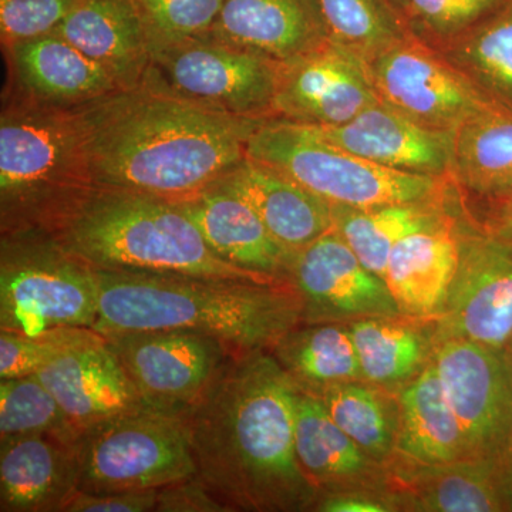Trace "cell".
Here are the masks:
<instances>
[{"label":"cell","mask_w":512,"mask_h":512,"mask_svg":"<svg viewBox=\"0 0 512 512\" xmlns=\"http://www.w3.org/2000/svg\"><path fill=\"white\" fill-rule=\"evenodd\" d=\"M299 390L269 350L239 352L184 414L197 474L231 512L313 511L295 444Z\"/></svg>","instance_id":"obj_1"},{"label":"cell","mask_w":512,"mask_h":512,"mask_svg":"<svg viewBox=\"0 0 512 512\" xmlns=\"http://www.w3.org/2000/svg\"><path fill=\"white\" fill-rule=\"evenodd\" d=\"M96 187L181 201L218 183L247 160L265 120L205 109L138 86L77 107Z\"/></svg>","instance_id":"obj_2"},{"label":"cell","mask_w":512,"mask_h":512,"mask_svg":"<svg viewBox=\"0 0 512 512\" xmlns=\"http://www.w3.org/2000/svg\"><path fill=\"white\" fill-rule=\"evenodd\" d=\"M99 308L93 329L103 336L141 330H192L238 352L271 350L302 322L291 284H259L144 271L94 269Z\"/></svg>","instance_id":"obj_3"},{"label":"cell","mask_w":512,"mask_h":512,"mask_svg":"<svg viewBox=\"0 0 512 512\" xmlns=\"http://www.w3.org/2000/svg\"><path fill=\"white\" fill-rule=\"evenodd\" d=\"M49 234L93 269L285 284L229 264L175 201L94 187Z\"/></svg>","instance_id":"obj_4"},{"label":"cell","mask_w":512,"mask_h":512,"mask_svg":"<svg viewBox=\"0 0 512 512\" xmlns=\"http://www.w3.org/2000/svg\"><path fill=\"white\" fill-rule=\"evenodd\" d=\"M96 187L79 110L3 94L0 234L49 232Z\"/></svg>","instance_id":"obj_5"},{"label":"cell","mask_w":512,"mask_h":512,"mask_svg":"<svg viewBox=\"0 0 512 512\" xmlns=\"http://www.w3.org/2000/svg\"><path fill=\"white\" fill-rule=\"evenodd\" d=\"M247 158L340 207L437 200L454 187L453 178L390 170L323 140L308 126L279 119L265 120L256 128L248 140Z\"/></svg>","instance_id":"obj_6"},{"label":"cell","mask_w":512,"mask_h":512,"mask_svg":"<svg viewBox=\"0 0 512 512\" xmlns=\"http://www.w3.org/2000/svg\"><path fill=\"white\" fill-rule=\"evenodd\" d=\"M96 271L40 229L0 234V330L93 328Z\"/></svg>","instance_id":"obj_7"},{"label":"cell","mask_w":512,"mask_h":512,"mask_svg":"<svg viewBox=\"0 0 512 512\" xmlns=\"http://www.w3.org/2000/svg\"><path fill=\"white\" fill-rule=\"evenodd\" d=\"M150 64L141 86L244 119H274L281 63L211 36L147 37Z\"/></svg>","instance_id":"obj_8"},{"label":"cell","mask_w":512,"mask_h":512,"mask_svg":"<svg viewBox=\"0 0 512 512\" xmlns=\"http://www.w3.org/2000/svg\"><path fill=\"white\" fill-rule=\"evenodd\" d=\"M79 491L150 490L197 476L184 414L144 409L80 431Z\"/></svg>","instance_id":"obj_9"},{"label":"cell","mask_w":512,"mask_h":512,"mask_svg":"<svg viewBox=\"0 0 512 512\" xmlns=\"http://www.w3.org/2000/svg\"><path fill=\"white\" fill-rule=\"evenodd\" d=\"M457 237V272L436 319V340L468 339L505 350L512 340V244L481 227L464 201Z\"/></svg>","instance_id":"obj_10"},{"label":"cell","mask_w":512,"mask_h":512,"mask_svg":"<svg viewBox=\"0 0 512 512\" xmlns=\"http://www.w3.org/2000/svg\"><path fill=\"white\" fill-rule=\"evenodd\" d=\"M456 414L466 458L503 464L512 448V367L504 350L473 340H436L431 356Z\"/></svg>","instance_id":"obj_11"},{"label":"cell","mask_w":512,"mask_h":512,"mask_svg":"<svg viewBox=\"0 0 512 512\" xmlns=\"http://www.w3.org/2000/svg\"><path fill=\"white\" fill-rule=\"evenodd\" d=\"M106 340L144 403L175 414L187 413L239 353L224 340L192 330H141Z\"/></svg>","instance_id":"obj_12"},{"label":"cell","mask_w":512,"mask_h":512,"mask_svg":"<svg viewBox=\"0 0 512 512\" xmlns=\"http://www.w3.org/2000/svg\"><path fill=\"white\" fill-rule=\"evenodd\" d=\"M365 63L379 100L420 126L457 131L495 104L413 35Z\"/></svg>","instance_id":"obj_13"},{"label":"cell","mask_w":512,"mask_h":512,"mask_svg":"<svg viewBox=\"0 0 512 512\" xmlns=\"http://www.w3.org/2000/svg\"><path fill=\"white\" fill-rule=\"evenodd\" d=\"M288 282L301 299L302 322L403 315L382 276L369 271L333 229L293 252Z\"/></svg>","instance_id":"obj_14"},{"label":"cell","mask_w":512,"mask_h":512,"mask_svg":"<svg viewBox=\"0 0 512 512\" xmlns=\"http://www.w3.org/2000/svg\"><path fill=\"white\" fill-rule=\"evenodd\" d=\"M377 100L365 60L329 40L281 63L274 119L302 126H340Z\"/></svg>","instance_id":"obj_15"},{"label":"cell","mask_w":512,"mask_h":512,"mask_svg":"<svg viewBox=\"0 0 512 512\" xmlns=\"http://www.w3.org/2000/svg\"><path fill=\"white\" fill-rule=\"evenodd\" d=\"M308 127L323 140L390 170L451 178L456 131L420 126L382 100L340 126Z\"/></svg>","instance_id":"obj_16"},{"label":"cell","mask_w":512,"mask_h":512,"mask_svg":"<svg viewBox=\"0 0 512 512\" xmlns=\"http://www.w3.org/2000/svg\"><path fill=\"white\" fill-rule=\"evenodd\" d=\"M387 491L397 511H512V493L503 464L490 460L420 464L394 457L387 464Z\"/></svg>","instance_id":"obj_17"},{"label":"cell","mask_w":512,"mask_h":512,"mask_svg":"<svg viewBox=\"0 0 512 512\" xmlns=\"http://www.w3.org/2000/svg\"><path fill=\"white\" fill-rule=\"evenodd\" d=\"M3 53L6 92L37 103L76 109L120 90L99 63L56 32L3 46Z\"/></svg>","instance_id":"obj_18"},{"label":"cell","mask_w":512,"mask_h":512,"mask_svg":"<svg viewBox=\"0 0 512 512\" xmlns=\"http://www.w3.org/2000/svg\"><path fill=\"white\" fill-rule=\"evenodd\" d=\"M77 431L150 409L107 340L72 350L37 372Z\"/></svg>","instance_id":"obj_19"},{"label":"cell","mask_w":512,"mask_h":512,"mask_svg":"<svg viewBox=\"0 0 512 512\" xmlns=\"http://www.w3.org/2000/svg\"><path fill=\"white\" fill-rule=\"evenodd\" d=\"M207 35L278 63L330 40L319 0H225Z\"/></svg>","instance_id":"obj_20"},{"label":"cell","mask_w":512,"mask_h":512,"mask_svg":"<svg viewBox=\"0 0 512 512\" xmlns=\"http://www.w3.org/2000/svg\"><path fill=\"white\" fill-rule=\"evenodd\" d=\"M295 444L303 473L319 495L356 490L389 494L387 464L357 446L333 421L319 397L298 393Z\"/></svg>","instance_id":"obj_21"},{"label":"cell","mask_w":512,"mask_h":512,"mask_svg":"<svg viewBox=\"0 0 512 512\" xmlns=\"http://www.w3.org/2000/svg\"><path fill=\"white\" fill-rule=\"evenodd\" d=\"M175 202L222 259L245 271L289 284L293 252L272 237L247 201L211 185L200 194Z\"/></svg>","instance_id":"obj_22"},{"label":"cell","mask_w":512,"mask_h":512,"mask_svg":"<svg viewBox=\"0 0 512 512\" xmlns=\"http://www.w3.org/2000/svg\"><path fill=\"white\" fill-rule=\"evenodd\" d=\"M74 443L28 436L0 444V511L63 512L79 493Z\"/></svg>","instance_id":"obj_23"},{"label":"cell","mask_w":512,"mask_h":512,"mask_svg":"<svg viewBox=\"0 0 512 512\" xmlns=\"http://www.w3.org/2000/svg\"><path fill=\"white\" fill-rule=\"evenodd\" d=\"M55 32L99 63L120 89L143 84L150 52L133 0H77Z\"/></svg>","instance_id":"obj_24"},{"label":"cell","mask_w":512,"mask_h":512,"mask_svg":"<svg viewBox=\"0 0 512 512\" xmlns=\"http://www.w3.org/2000/svg\"><path fill=\"white\" fill-rule=\"evenodd\" d=\"M456 211L437 227L402 239L387 261L384 281L400 312L419 319H437L446 305L458 266Z\"/></svg>","instance_id":"obj_25"},{"label":"cell","mask_w":512,"mask_h":512,"mask_svg":"<svg viewBox=\"0 0 512 512\" xmlns=\"http://www.w3.org/2000/svg\"><path fill=\"white\" fill-rule=\"evenodd\" d=\"M214 185L247 201L272 237L288 251L308 247L333 227L329 202L248 158Z\"/></svg>","instance_id":"obj_26"},{"label":"cell","mask_w":512,"mask_h":512,"mask_svg":"<svg viewBox=\"0 0 512 512\" xmlns=\"http://www.w3.org/2000/svg\"><path fill=\"white\" fill-rule=\"evenodd\" d=\"M461 192L457 185L437 200L400 202L372 208L332 205L333 231L376 275L386 274L387 261L402 239L443 224L456 211Z\"/></svg>","instance_id":"obj_27"},{"label":"cell","mask_w":512,"mask_h":512,"mask_svg":"<svg viewBox=\"0 0 512 512\" xmlns=\"http://www.w3.org/2000/svg\"><path fill=\"white\" fill-rule=\"evenodd\" d=\"M363 380L397 393L433 356L436 319L375 316L348 323Z\"/></svg>","instance_id":"obj_28"},{"label":"cell","mask_w":512,"mask_h":512,"mask_svg":"<svg viewBox=\"0 0 512 512\" xmlns=\"http://www.w3.org/2000/svg\"><path fill=\"white\" fill-rule=\"evenodd\" d=\"M396 394L397 458L420 464L450 463L466 458L460 424L448 403L433 360Z\"/></svg>","instance_id":"obj_29"},{"label":"cell","mask_w":512,"mask_h":512,"mask_svg":"<svg viewBox=\"0 0 512 512\" xmlns=\"http://www.w3.org/2000/svg\"><path fill=\"white\" fill-rule=\"evenodd\" d=\"M296 389L323 396L339 384L363 380L348 323L301 322L269 350Z\"/></svg>","instance_id":"obj_30"},{"label":"cell","mask_w":512,"mask_h":512,"mask_svg":"<svg viewBox=\"0 0 512 512\" xmlns=\"http://www.w3.org/2000/svg\"><path fill=\"white\" fill-rule=\"evenodd\" d=\"M451 178L471 200L512 192V110L494 104L458 128Z\"/></svg>","instance_id":"obj_31"},{"label":"cell","mask_w":512,"mask_h":512,"mask_svg":"<svg viewBox=\"0 0 512 512\" xmlns=\"http://www.w3.org/2000/svg\"><path fill=\"white\" fill-rule=\"evenodd\" d=\"M434 49L488 99L512 110V0L473 29Z\"/></svg>","instance_id":"obj_32"},{"label":"cell","mask_w":512,"mask_h":512,"mask_svg":"<svg viewBox=\"0 0 512 512\" xmlns=\"http://www.w3.org/2000/svg\"><path fill=\"white\" fill-rule=\"evenodd\" d=\"M319 399L333 421L366 454L379 463H392L399 429L396 393L357 380L332 387Z\"/></svg>","instance_id":"obj_33"},{"label":"cell","mask_w":512,"mask_h":512,"mask_svg":"<svg viewBox=\"0 0 512 512\" xmlns=\"http://www.w3.org/2000/svg\"><path fill=\"white\" fill-rule=\"evenodd\" d=\"M329 39L369 60L412 36L392 0H319Z\"/></svg>","instance_id":"obj_34"},{"label":"cell","mask_w":512,"mask_h":512,"mask_svg":"<svg viewBox=\"0 0 512 512\" xmlns=\"http://www.w3.org/2000/svg\"><path fill=\"white\" fill-rule=\"evenodd\" d=\"M28 436L74 443L79 431L36 375L0 380V444Z\"/></svg>","instance_id":"obj_35"},{"label":"cell","mask_w":512,"mask_h":512,"mask_svg":"<svg viewBox=\"0 0 512 512\" xmlns=\"http://www.w3.org/2000/svg\"><path fill=\"white\" fill-rule=\"evenodd\" d=\"M106 340L93 328H56L25 335L0 330V380L36 375L72 350Z\"/></svg>","instance_id":"obj_36"},{"label":"cell","mask_w":512,"mask_h":512,"mask_svg":"<svg viewBox=\"0 0 512 512\" xmlns=\"http://www.w3.org/2000/svg\"><path fill=\"white\" fill-rule=\"evenodd\" d=\"M508 0H400L399 10L410 33L439 47L490 18Z\"/></svg>","instance_id":"obj_37"},{"label":"cell","mask_w":512,"mask_h":512,"mask_svg":"<svg viewBox=\"0 0 512 512\" xmlns=\"http://www.w3.org/2000/svg\"><path fill=\"white\" fill-rule=\"evenodd\" d=\"M225 0H133L147 37L178 39L210 32Z\"/></svg>","instance_id":"obj_38"},{"label":"cell","mask_w":512,"mask_h":512,"mask_svg":"<svg viewBox=\"0 0 512 512\" xmlns=\"http://www.w3.org/2000/svg\"><path fill=\"white\" fill-rule=\"evenodd\" d=\"M76 2L77 0H0L2 47L55 32Z\"/></svg>","instance_id":"obj_39"},{"label":"cell","mask_w":512,"mask_h":512,"mask_svg":"<svg viewBox=\"0 0 512 512\" xmlns=\"http://www.w3.org/2000/svg\"><path fill=\"white\" fill-rule=\"evenodd\" d=\"M157 512H231L200 476L158 488Z\"/></svg>","instance_id":"obj_40"},{"label":"cell","mask_w":512,"mask_h":512,"mask_svg":"<svg viewBox=\"0 0 512 512\" xmlns=\"http://www.w3.org/2000/svg\"><path fill=\"white\" fill-rule=\"evenodd\" d=\"M158 488L117 493L74 494L63 512H150L156 511Z\"/></svg>","instance_id":"obj_41"},{"label":"cell","mask_w":512,"mask_h":512,"mask_svg":"<svg viewBox=\"0 0 512 512\" xmlns=\"http://www.w3.org/2000/svg\"><path fill=\"white\" fill-rule=\"evenodd\" d=\"M313 511L316 512H397L392 495L377 491H342L320 494Z\"/></svg>","instance_id":"obj_42"},{"label":"cell","mask_w":512,"mask_h":512,"mask_svg":"<svg viewBox=\"0 0 512 512\" xmlns=\"http://www.w3.org/2000/svg\"><path fill=\"white\" fill-rule=\"evenodd\" d=\"M481 202H483V212L480 217L471 212L478 224L495 237L512 244V192L495 200Z\"/></svg>","instance_id":"obj_43"},{"label":"cell","mask_w":512,"mask_h":512,"mask_svg":"<svg viewBox=\"0 0 512 512\" xmlns=\"http://www.w3.org/2000/svg\"><path fill=\"white\" fill-rule=\"evenodd\" d=\"M505 474H507L508 484H510L512 493V448L510 451V456H508L507 461H505Z\"/></svg>","instance_id":"obj_44"},{"label":"cell","mask_w":512,"mask_h":512,"mask_svg":"<svg viewBox=\"0 0 512 512\" xmlns=\"http://www.w3.org/2000/svg\"><path fill=\"white\" fill-rule=\"evenodd\" d=\"M505 356H507L508 362H510V365L512 367V340L510 345L507 346V349L504 350Z\"/></svg>","instance_id":"obj_45"},{"label":"cell","mask_w":512,"mask_h":512,"mask_svg":"<svg viewBox=\"0 0 512 512\" xmlns=\"http://www.w3.org/2000/svg\"><path fill=\"white\" fill-rule=\"evenodd\" d=\"M392 2L396 5V8L399 9L400 0H392Z\"/></svg>","instance_id":"obj_46"}]
</instances>
